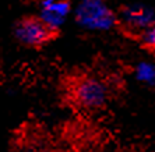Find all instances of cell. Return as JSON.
Wrapping results in <instances>:
<instances>
[{
  "label": "cell",
  "instance_id": "obj_1",
  "mask_svg": "<svg viewBox=\"0 0 155 152\" xmlns=\"http://www.w3.org/2000/svg\"><path fill=\"white\" fill-rule=\"evenodd\" d=\"M59 98L63 108L77 113L97 115L108 108L112 91L104 78L92 71L80 70L61 78Z\"/></svg>",
  "mask_w": 155,
  "mask_h": 152
},
{
  "label": "cell",
  "instance_id": "obj_2",
  "mask_svg": "<svg viewBox=\"0 0 155 152\" xmlns=\"http://www.w3.org/2000/svg\"><path fill=\"white\" fill-rule=\"evenodd\" d=\"M74 20L80 27L91 31L119 29L117 11L110 8L104 0H80L74 10Z\"/></svg>",
  "mask_w": 155,
  "mask_h": 152
},
{
  "label": "cell",
  "instance_id": "obj_3",
  "mask_svg": "<svg viewBox=\"0 0 155 152\" xmlns=\"http://www.w3.org/2000/svg\"><path fill=\"white\" fill-rule=\"evenodd\" d=\"M14 38L27 47L41 49L60 36V31L49 27L38 14H28L18 18L13 28Z\"/></svg>",
  "mask_w": 155,
  "mask_h": 152
},
{
  "label": "cell",
  "instance_id": "obj_4",
  "mask_svg": "<svg viewBox=\"0 0 155 152\" xmlns=\"http://www.w3.org/2000/svg\"><path fill=\"white\" fill-rule=\"evenodd\" d=\"M120 20L119 29L126 34H138L150 27L155 25V11L143 4H129L122 6L117 11Z\"/></svg>",
  "mask_w": 155,
  "mask_h": 152
},
{
  "label": "cell",
  "instance_id": "obj_5",
  "mask_svg": "<svg viewBox=\"0 0 155 152\" xmlns=\"http://www.w3.org/2000/svg\"><path fill=\"white\" fill-rule=\"evenodd\" d=\"M71 11L70 0H39V17L49 27L60 31Z\"/></svg>",
  "mask_w": 155,
  "mask_h": 152
},
{
  "label": "cell",
  "instance_id": "obj_6",
  "mask_svg": "<svg viewBox=\"0 0 155 152\" xmlns=\"http://www.w3.org/2000/svg\"><path fill=\"white\" fill-rule=\"evenodd\" d=\"M137 40L145 52L155 56V25L141 31L137 36Z\"/></svg>",
  "mask_w": 155,
  "mask_h": 152
}]
</instances>
